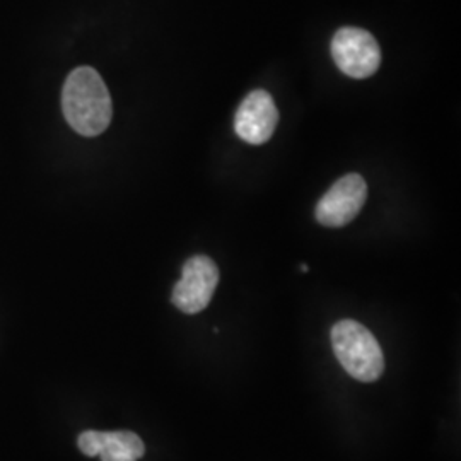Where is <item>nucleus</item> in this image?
Listing matches in <instances>:
<instances>
[{"instance_id": "obj_1", "label": "nucleus", "mask_w": 461, "mask_h": 461, "mask_svg": "<svg viewBox=\"0 0 461 461\" xmlns=\"http://www.w3.org/2000/svg\"><path fill=\"white\" fill-rule=\"evenodd\" d=\"M62 112L72 131L84 137H96L110 127L113 116L112 96L93 67H77L67 76Z\"/></svg>"}, {"instance_id": "obj_2", "label": "nucleus", "mask_w": 461, "mask_h": 461, "mask_svg": "<svg viewBox=\"0 0 461 461\" xmlns=\"http://www.w3.org/2000/svg\"><path fill=\"white\" fill-rule=\"evenodd\" d=\"M340 366L357 381L373 383L384 371V357L376 337L354 320H340L330 331Z\"/></svg>"}, {"instance_id": "obj_3", "label": "nucleus", "mask_w": 461, "mask_h": 461, "mask_svg": "<svg viewBox=\"0 0 461 461\" xmlns=\"http://www.w3.org/2000/svg\"><path fill=\"white\" fill-rule=\"evenodd\" d=\"M330 51L340 72L352 79L371 77L381 64L376 38L361 28H340L333 34Z\"/></svg>"}, {"instance_id": "obj_4", "label": "nucleus", "mask_w": 461, "mask_h": 461, "mask_svg": "<svg viewBox=\"0 0 461 461\" xmlns=\"http://www.w3.org/2000/svg\"><path fill=\"white\" fill-rule=\"evenodd\" d=\"M217 284L219 268L214 260L195 255L183 265L182 279L176 282L171 301L182 313H200L212 301Z\"/></svg>"}, {"instance_id": "obj_5", "label": "nucleus", "mask_w": 461, "mask_h": 461, "mask_svg": "<svg viewBox=\"0 0 461 461\" xmlns=\"http://www.w3.org/2000/svg\"><path fill=\"white\" fill-rule=\"evenodd\" d=\"M367 198V183L361 175L348 173L330 186L314 209L316 221L325 228H344L352 222Z\"/></svg>"}, {"instance_id": "obj_6", "label": "nucleus", "mask_w": 461, "mask_h": 461, "mask_svg": "<svg viewBox=\"0 0 461 461\" xmlns=\"http://www.w3.org/2000/svg\"><path fill=\"white\" fill-rule=\"evenodd\" d=\"M279 123V110L272 95L255 89L243 99L234 116V132L251 146H262L272 139Z\"/></svg>"}, {"instance_id": "obj_7", "label": "nucleus", "mask_w": 461, "mask_h": 461, "mask_svg": "<svg viewBox=\"0 0 461 461\" xmlns=\"http://www.w3.org/2000/svg\"><path fill=\"white\" fill-rule=\"evenodd\" d=\"M146 453L144 441L131 430L103 432L99 449L101 461H137Z\"/></svg>"}, {"instance_id": "obj_8", "label": "nucleus", "mask_w": 461, "mask_h": 461, "mask_svg": "<svg viewBox=\"0 0 461 461\" xmlns=\"http://www.w3.org/2000/svg\"><path fill=\"white\" fill-rule=\"evenodd\" d=\"M103 443V432L99 430H84L77 439V446L86 456H98Z\"/></svg>"}, {"instance_id": "obj_9", "label": "nucleus", "mask_w": 461, "mask_h": 461, "mask_svg": "<svg viewBox=\"0 0 461 461\" xmlns=\"http://www.w3.org/2000/svg\"><path fill=\"white\" fill-rule=\"evenodd\" d=\"M301 270H303V272H308V265H301Z\"/></svg>"}]
</instances>
